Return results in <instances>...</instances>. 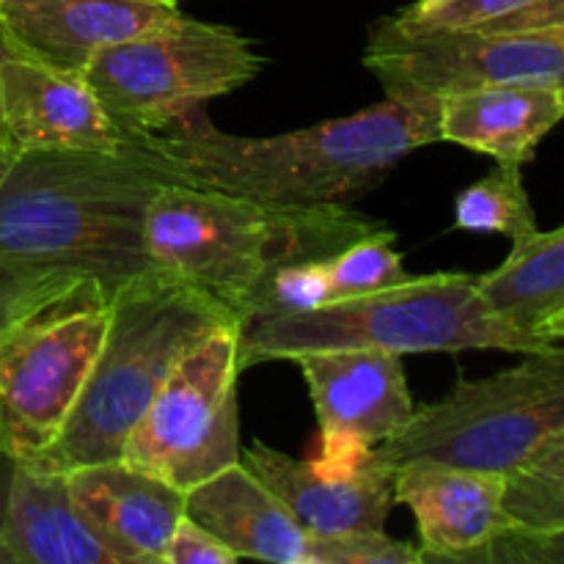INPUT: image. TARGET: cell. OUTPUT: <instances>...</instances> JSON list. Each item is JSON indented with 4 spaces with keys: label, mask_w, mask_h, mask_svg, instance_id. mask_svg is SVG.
Instances as JSON below:
<instances>
[{
    "label": "cell",
    "mask_w": 564,
    "mask_h": 564,
    "mask_svg": "<svg viewBox=\"0 0 564 564\" xmlns=\"http://www.w3.org/2000/svg\"><path fill=\"white\" fill-rule=\"evenodd\" d=\"M187 182L143 135L119 152H17L0 174V259L72 275L105 297L152 270L143 215Z\"/></svg>",
    "instance_id": "cell-1"
},
{
    "label": "cell",
    "mask_w": 564,
    "mask_h": 564,
    "mask_svg": "<svg viewBox=\"0 0 564 564\" xmlns=\"http://www.w3.org/2000/svg\"><path fill=\"white\" fill-rule=\"evenodd\" d=\"M187 185L268 204H352L416 149L441 141L438 99L386 94L341 119L268 138L220 132L191 113L165 132H143Z\"/></svg>",
    "instance_id": "cell-2"
},
{
    "label": "cell",
    "mask_w": 564,
    "mask_h": 564,
    "mask_svg": "<svg viewBox=\"0 0 564 564\" xmlns=\"http://www.w3.org/2000/svg\"><path fill=\"white\" fill-rule=\"evenodd\" d=\"M383 224L350 204H268L174 182L143 215L152 268L191 281L235 317L259 279L284 262L330 259Z\"/></svg>",
    "instance_id": "cell-3"
},
{
    "label": "cell",
    "mask_w": 564,
    "mask_h": 564,
    "mask_svg": "<svg viewBox=\"0 0 564 564\" xmlns=\"http://www.w3.org/2000/svg\"><path fill=\"white\" fill-rule=\"evenodd\" d=\"M235 323L218 301L191 281L152 268L110 295V317L80 397L58 438L36 463L69 474L119 460L124 438L176 364L220 325Z\"/></svg>",
    "instance_id": "cell-4"
},
{
    "label": "cell",
    "mask_w": 564,
    "mask_h": 564,
    "mask_svg": "<svg viewBox=\"0 0 564 564\" xmlns=\"http://www.w3.org/2000/svg\"><path fill=\"white\" fill-rule=\"evenodd\" d=\"M477 275L433 273L372 295L330 301L312 312L259 319L237 328V367L292 358L330 347H372L397 352L505 350L556 352L521 330L510 328L479 301Z\"/></svg>",
    "instance_id": "cell-5"
},
{
    "label": "cell",
    "mask_w": 564,
    "mask_h": 564,
    "mask_svg": "<svg viewBox=\"0 0 564 564\" xmlns=\"http://www.w3.org/2000/svg\"><path fill=\"white\" fill-rule=\"evenodd\" d=\"M562 433L564 350L527 352L518 367L460 378L438 402L416 408L375 460L391 474L411 460H435L505 477Z\"/></svg>",
    "instance_id": "cell-6"
},
{
    "label": "cell",
    "mask_w": 564,
    "mask_h": 564,
    "mask_svg": "<svg viewBox=\"0 0 564 564\" xmlns=\"http://www.w3.org/2000/svg\"><path fill=\"white\" fill-rule=\"evenodd\" d=\"M262 64L251 39L235 28L176 14L99 50L83 80L124 130L143 135L171 130L209 99L242 88Z\"/></svg>",
    "instance_id": "cell-7"
},
{
    "label": "cell",
    "mask_w": 564,
    "mask_h": 564,
    "mask_svg": "<svg viewBox=\"0 0 564 564\" xmlns=\"http://www.w3.org/2000/svg\"><path fill=\"white\" fill-rule=\"evenodd\" d=\"M110 317L86 284L0 336V452L36 463L69 419Z\"/></svg>",
    "instance_id": "cell-8"
},
{
    "label": "cell",
    "mask_w": 564,
    "mask_h": 564,
    "mask_svg": "<svg viewBox=\"0 0 564 564\" xmlns=\"http://www.w3.org/2000/svg\"><path fill=\"white\" fill-rule=\"evenodd\" d=\"M237 323L204 336L132 424L119 460L187 494L240 463Z\"/></svg>",
    "instance_id": "cell-9"
},
{
    "label": "cell",
    "mask_w": 564,
    "mask_h": 564,
    "mask_svg": "<svg viewBox=\"0 0 564 564\" xmlns=\"http://www.w3.org/2000/svg\"><path fill=\"white\" fill-rule=\"evenodd\" d=\"M364 66L386 94L433 99L499 83L564 86V28H411L391 14L369 28Z\"/></svg>",
    "instance_id": "cell-10"
},
{
    "label": "cell",
    "mask_w": 564,
    "mask_h": 564,
    "mask_svg": "<svg viewBox=\"0 0 564 564\" xmlns=\"http://www.w3.org/2000/svg\"><path fill=\"white\" fill-rule=\"evenodd\" d=\"M319 424L317 466L356 468L416 411L402 356L372 347L297 352Z\"/></svg>",
    "instance_id": "cell-11"
},
{
    "label": "cell",
    "mask_w": 564,
    "mask_h": 564,
    "mask_svg": "<svg viewBox=\"0 0 564 564\" xmlns=\"http://www.w3.org/2000/svg\"><path fill=\"white\" fill-rule=\"evenodd\" d=\"M176 14L160 0H0V47L44 69L83 75L99 50Z\"/></svg>",
    "instance_id": "cell-12"
},
{
    "label": "cell",
    "mask_w": 564,
    "mask_h": 564,
    "mask_svg": "<svg viewBox=\"0 0 564 564\" xmlns=\"http://www.w3.org/2000/svg\"><path fill=\"white\" fill-rule=\"evenodd\" d=\"M0 108L6 141L17 152H119L135 141L91 91L83 75L44 69L3 55Z\"/></svg>",
    "instance_id": "cell-13"
},
{
    "label": "cell",
    "mask_w": 564,
    "mask_h": 564,
    "mask_svg": "<svg viewBox=\"0 0 564 564\" xmlns=\"http://www.w3.org/2000/svg\"><path fill=\"white\" fill-rule=\"evenodd\" d=\"M240 463L286 507L308 538L378 532L386 529L394 507L391 471L375 460V452L361 466L334 471L257 441L240 452Z\"/></svg>",
    "instance_id": "cell-14"
},
{
    "label": "cell",
    "mask_w": 564,
    "mask_h": 564,
    "mask_svg": "<svg viewBox=\"0 0 564 564\" xmlns=\"http://www.w3.org/2000/svg\"><path fill=\"white\" fill-rule=\"evenodd\" d=\"M391 494L416 516L419 562L474 564L510 523L501 507L499 474L411 460L394 468Z\"/></svg>",
    "instance_id": "cell-15"
},
{
    "label": "cell",
    "mask_w": 564,
    "mask_h": 564,
    "mask_svg": "<svg viewBox=\"0 0 564 564\" xmlns=\"http://www.w3.org/2000/svg\"><path fill=\"white\" fill-rule=\"evenodd\" d=\"M72 501L121 564H163L176 521L185 516V494L163 479L105 460L64 474Z\"/></svg>",
    "instance_id": "cell-16"
},
{
    "label": "cell",
    "mask_w": 564,
    "mask_h": 564,
    "mask_svg": "<svg viewBox=\"0 0 564 564\" xmlns=\"http://www.w3.org/2000/svg\"><path fill=\"white\" fill-rule=\"evenodd\" d=\"M564 116V86L499 83L438 99L441 141L527 165Z\"/></svg>",
    "instance_id": "cell-17"
},
{
    "label": "cell",
    "mask_w": 564,
    "mask_h": 564,
    "mask_svg": "<svg viewBox=\"0 0 564 564\" xmlns=\"http://www.w3.org/2000/svg\"><path fill=\"white\" fill-rule=\"evenodd\" d=\"M185 516L209 529L240 560L308 564L312 538L242 463L187 490Z\"/></svg>",
    "instance_id": "cell-18"
},
{
    "label": "cell",
    "mask_w": 564,
    "mask_h": 564,
    "mask_svg": "<svg viewBox=\"0 0 564 564\" xmlns=\"http://www.w3.org/2000/svg\"><path fill=\"white\" fill-rule=\"evenodd\" d=\"M3 534L14 564H121L72 501L64 474L11 460Z\"/></svg>",
    "instance_id": "cell-19"
},
{
    "label": "cell",
    "mask_w": 564,
    "mask_h": 564,
    "mask_svg": "<svg viewBox=\"0 0 564 564\" xmlns=\"http://www.w3.org/2000/svg\"><path fill=\"white\" fill-rule=\"evenodd\" d=\"M479 301L510 328L549 347L564 339V229L512 242L505 262L474 279Z\"/></svg>",
    "instance_id": "cell-20"
},
{
    "label": "cell",
    "mask_w": 564,
    "mask_h": 564,
    "mask_svg": "<svg viewBox=\"0 0 564 564\" xmlns=\"http://www.w3.org/2000/svg\"><path fill=\"white\" fill-rule=\"evenodd\" d=\"M394 17L411 28L545 31L564 28V0H416Z\"/></svg>",
    "instance_id": "cell-21"
},
{
    "label": "cell",
    "mask_w": 564,
    "mask_h": 564,
    "mask_svg": "<svg viewBox=\"0 0 564 564\" xmlns=\"http://www.w3.org/2000/svg\"><path fill=\"white\" fill-rule=\"evenodd\" d=\"M501 507L518 527L564 534V433L501 477Z\"/></svg>",
    "instance_id": "cell-22"
},
{
    "label": "cell",
    "mask_w": 564,
    "mask_h": 564,
    "mask_svg": "<svg viewBox=\"0 0 564 564\" xmlns=\"http://www.w3.org/2000/svg\"><path fill=\"white\" fill-rule=\"evenodd\" d=\"M523 165L499 163L488 176L468 185L455 198V224L463 231L505 235L512 242L538 231V213L532 207Z\"/></svg>",
    "instance_id": "cell-23"
},
{
    "label": "cell",
    "mask_w": 564,
    "mask_h": 564,
    "mask_svg": "<svg viewBox=\"0 0 564 564\" xmlns=\"http://www.w3.org/2000/svg\"><path fill=\"white\" fill-rule=\"evenodd\" d=\"M394 231L389 226H380L336 251L325 262L334 301L372 295V292H383L411 281L413 275L402 264V253L394 248Z\"/></svg>",
    "instance_id": "cell-24"
},
{
    "label": "cell",
    "mask_w": 564,
    "mask_h": 564,
    "mask_svg": "<svg viewBox=\"0 0 564 564\" xmlns=\"http://www.w3.org/2000/svg\"><path fill=\"white\" fill-rule=\"evenodd\" d=\"M328 259H303V262H284L270 270L237 314V328L248 323L286 314L312 312L334 301L328 279Z\"/></svg>",
    "instance_id": "cell-25"
},
{
    "label": "cell",
    "mask_w": 564,
    "mask_h": 564,
    "mask_svg": "<svg viewBox=\"0 0 564 564\" xmlns=\"http://www.w3.org/2000/svg\"><path fill=\"white\" fill-rule=\"evenodd\" d=\"M80 286H86V281L0 259V336L31 314L64 301Z\"/></svg>",
    "instance_id": "cell-26"
},
{
    "label": "cell",
    "mask_w": 564,
    "mask_h": 564,
    "mask_svg": "<svg viewBox=\"0 0 564 564\" xmlns=\"http://www.w3.org/2000/svg\"><path fill=\"white\" fill-rule=\"evenodd\" d=\"M308 564H422L419 549L378 532H352L339 538H312Z\"/></svg>",
    "instance_id": "cell-27"
},
{
    "label": "cell",
    "mask_w": 564,
    "mask_h": 564,
    "mask_svg": "<svg viewBox=\"0 0 564 564\" xmlns=\"http://www.w3.org/2000/svg\"><path fill=\"white\" fill-rule=\"evenodd\" d=\"M474 564H564V534H545L507 523Z\"/></svg>",
    "instance_id": "cell-28"
},
{
    "label": "cell",
    "mask_w": 564,
    "mask_h": 564,
    "mask_svg": "<svg viewBox=\"0 0 564 564\" xmlns=\"http://www.w3.org/2000/svg\"><path fill=\"white\" fill-rule=\"evenodd\" d=\"M240 556L220 543L209 529L193 521L191 516H182L171 532L163 551V564H235Z\"/></svg>",
    "instance_id": "cell-29"
},
{
    "label": "cell",
    "mask_w": 564,
    "mask_h": 564,
    "mask_svg": "<svg viewBox=\"0 0 564 564\" xmlns=\"http://www.w3.org/2000/svg\"><path fill=\"white\" fill-rule=\"evenodd\" d=\"M9 471H11V457L0 452V564H14L11 562L9 545H6V534H3V510H6V488H9Z\"/></svg>",
    "instance_id": "cell-30"
},
{
    "label": "cell",
    "mask_w": 564,
    "mask_h": 564,
    "mask_svg": "<svg viewBox=\"0 0 564 564\" xmlns=\"http://www.w3.org/2000/svg\"><path fill=\"white\" fill-rule=\"evenodd\" d=\"M3 47H0V61H3ZM0 143H3L6 149H9V141H6V127H3V108H0ZM11 152V149H9Z\"/></svg>",
    "instance_id": "cell-31"
},
{
    "label": "cell",
    "mask_w": 564,
    "mask_h": 564,
    "mask_svg": "<svg viewBox=\"0 0 564 564\" xmlns=\"http://www.w3.org/2000/svg\"><path fill=\"white\" fill-rule=\"evenodd\" d=\"M9 160H11V152L3 147V143H0V174H3V171H6V165H9Z\"/></svg>",
    "instance_id": "cell-32"
},
{
    "label": "cell",
    "mask_w": 564,
    "mask_h": 564,
    "mask_svg": "<svg viewBox=\"0 0 564 564\" xmlns=\"http://www.w3.org/2000/svg\"><path fill=\"white\" fill-rule=\"evenodd\" d=\"M160 3H169V6H176V3H174V0H160Z\"/></svg>",
    "instance_id": "cell-33"
},
{
    "label": "cell",
    "mask_w": 564,
    "mask_h": 564,
    "mask_svg": "<svg viewBox=\"0 0 564 564\" xmlns=\"http://www.w3.org/2000/svg\"><path fill=\"white\" fill-rule=\"evenodd\" d=\"M174 3H176V0H174Z\"/></svg>",
    "instance_id": "cell-34"
}]
</instances>
